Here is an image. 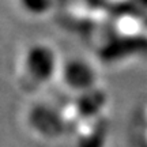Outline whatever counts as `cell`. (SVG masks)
<instances>
[{"mask_svg": "<svg viewBox=\"0 0 147 147\" xmlns=\"http://www.w3.org/2000/svg\"><path fill=\"white\" fill-rule=\"evenodd\" d=\"M29 127L42 139H57L65 129V119L59 110L37 104L27 115Z\"/></svg>", "mask_w": 147, "mask_h": 147, "instance_id": "3957f363", "label": "cell"}, {"mask_svg": "<svg viewBox=\"0 0 147 147\" xmlns=\"http://www.w3.org/2000/svg\"><path fill=\"white\" fill-rule=\"evenodd\" d=\"M18 5L25 14L33 18H41L51 12L55 0H16Z\"/></svg>", "mask_w": 147, "mask_h": 147, "instance_id": "8992f818", "label": "cell"}, {"mask_svg": "<svg viewBox=\"0 0 147 147\" xmlns=\"http://www.w3.org/2000/svg\"><path fill=\"white\" fill-rule=\"evenodd\" d=\"M106 102L108 97L105 93L101 91L98 87H95L86 93L78 94L76 100L74 101V109L80 120L87 121L101 117L100 112L106 106Z\"/></svg>", "mask_w": 147, "mask_h": 147, "instance_id": "277c9868", "label": "cell"}, {"mask_svg": "<svg viewBox=\"0 0 147 147\" xmlns=\"http://www.w3.org/2000/svg\"><path fill=\"white\" fill-rule=\"evenodd\" d=\"M22 65L26 76L36 84L51 82L60 68L55 49L44 42H36L27 48L22 59Z\"/></svg>", "mask_w": 147, "mask_h": 147, "instance_id": "6da1fadb", "label": "cell"}, {"mask_svg": "<svg viewBox=\"0 0 147 147\" xmlns=\"http://www.w3.org/2000/svg\"><path fill=\"white\" fill-rule=\"evenodd\" d=\"M59 74L64 86L76 94H82L97 87V71L93 64L84 59H68L63 65H60Z\"/></svg>", "mask_w": 147, "mask_h": 147, "instance_id": "7a4b0ae2", "label": "cell"}, {"mask_svg": "<svg viewBox=\"0 0 147 147\" xmlns=\"http://www.w3.org/2000/svg\"><path fill=\"white\" fill-rule=\"evenodd\" d=\"M89 121L90 128L87 131L79 132L75 147H105L108 140V127L101 117Z\"/></svg>", "mask_w": 147, "mask_h": 147, "instance_id": "5b68a950", "label": "cell"}]
</instances>
